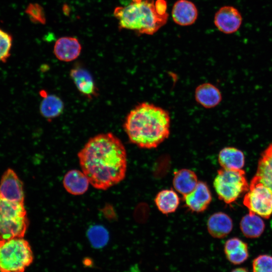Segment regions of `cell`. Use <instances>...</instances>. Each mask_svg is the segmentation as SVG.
I'll return each instance as SVG.
<instances>
[{
  "label": "cell",
  "mask_w": 272,
  "mask_h": 272,
  "mask_svg": "<svg viewBox=\"0 0 272 272\" xmlns=\"http://www.w3.org/2000/svg\"><path fill=\"white\" fill-rule=\"evenodd\" d=\"M196 101L205 108H212L221 102L222 96L220 90L210 83L198 85L195 90Z\"/></svg>",
  "instance_id": "9a60e30c"
},
{
  "label": "cell",
  "mask_w": 272,
  "mask_h": 272,
  "mask_svg": "<svg viewBox=\"0 0 272 272\" xmlns=\"http://www.w3.org/2000/svg\"><path fill=\"white\" fill-rule=\"evenodd\" d=\"M158 209L163 214L174 213L179 205V198L172 189H163L158 193L155 199Z\"/></svg>",
  "instance_id": "7402d4cb"
},
{
  "label": "cell",
  "mask_w": 272,
  "mask_h": 272,
  "mask_svg": "<svg viewBox=\"0 0 272 272\" xmlns=\"http://www.w3.org/2000/svg\"><path fill=\"white\" fill-rule=\"evenodd\" d=\"M0 196L10 201L24 202L23 184L16 172L8 169L3 173L0 181Z\"/></svg>",
  "instance_id": "9c48e42d"
},
{
  "label": "cell",
  "mask_w": 272,
  "mask_h": 272,
  "mask_svg": "<svg viewBox=\"0 0 272 272\" xmlns=\"http://www.w3.org/2000/svg\"><path fill=\"white\" fill-rule=\"evenodd\" d=\"M252 272H272V256L260 254L255 257L252 263Z\"/></svg>",
  "instance_id": "d4e9b609"
},
{
  "label": "cell",
  "mask_w": 272,
  "mask_h": 272,
  "mask_svg": "<svg viewBox=\"0 0 272 272\" xmlns=\"http://www.w3.org/2000/svg\"><path fill=\"white\" fill-rule=\"evenodd\" d=\"M62 183L66 191L74 195L85 193L90 184L83 171L77 169L69 171L64 176Z\"/></svg>",
  "instance_id": "2e32d148"
},
{
  "label": "cell",
  "mask_w": 272,
  "mask_h": 272,
  "mask_svg": "<svg viewBox=\"0 0 272 272\" xmlns=\"http://www.w3.org/2000/svg\"><path fill=\"white\" fill-rule=\"evenodd\" d=\"M214 186L220 199L227 204L234 202L249 190L245 172L242 169L218 170Z\"/></svg>",
  "instance_id": "8992f818"
},
{
  "label": "cell",
  "mask_w": 272,
  "mask_h": 272,
  "mask_svg": "<svg viewBox=\"0 0 272 272\" xmlns=\"http://www.w3.org/2000/svg\"><path fill=\"white\" fill-rule=\"evenodd\" d=\"M40 105V112L47 119L51 120L58 116L63 109V103L61 99L55 95L43 96Z\"/></svg>",
  "instance_id": "603a6c76"
},
{
  "label": "cell",
  "mask_w": 272,
  "mask_h": 272,
  "mask_svg": "<svg viewBox=\"0 0 272 272\" xmlns=\"http://www.w3.org/2000/svg\"><path fill=\"white\" fill-rule=\"evenodd\" d=\"M78 157L82 171L97 189L106 190L125 177L126 151L121 140L111 132L91 138Z\"/></svg>",
  "instance_id": "6da1fadb"
},
{
  "label": "cell",
  "mask_w": 272,
  "mask_h": 272,
  "mask_svg": "<svg viewBox=\"0 0 272 272\" xmlns=\"http://www.w3.org/2000/svg\"><path fill=\"white\" fill-rule=\"evenodd\" d=\"M224 250L228 260L235 265L243 263L249 257L247 244L237 237L227 240Z\"/></svg>",
  "instance_id": "e0dca14e"
},
{
  "label": "cell",
  "mask_w": 272,
  "mask_h": 272,
  "mask_svg": "<svg viewBox=\"0 0 272 272\" xmlns=\"http://www.w3.org/2000/svg\"><path fill=\"white\" fill-rule=\"evenodd\" d=\"M243 204L249 212L268 219L272 215V192L261 182L252 179L249 190L244 196Z\"/></svg>",
  "instance_id": "52a82bcc"
},
{
  "label": "cell",
  "mask_w": 272,
  "mask_h": 272,
  "mask_svg": "<svg viewBox=\"0 0 272 272\" xmlns=\"http://www.w3.org/2000/svg\"><path fill=\"white\" fill-rule=\"evenodd\" d=\"M240 228L246 237L255 238L259 237L263 233L265 224L259 216L249 212L242 218L240 223Z\"/></svg>",
  "instance_id": "44dd1931"
},
{
  "label": "cell",
  "mask_w": 272,
  "mask_h": 272,
  "mask_svg": "<svg viewBox=\"0 0 272 272\" xmlns=\"http://www.w3.org/2000/svg\"><path fill=\"white\" fill-rule=\"evenodd\" d=\"M87 237L91 244L95 248H101L105 246L109 240L107 230L100 225L93 226L87 232Z\"/></svg>",
  "instance_id": "cb8c5ba5"
},
{
  "label": "cell",
  "mask_w": 272,
  "mask_h": 272,
  "mask_svg": "<svg viewBox=\"0 0 272 272\" xmlns=\"http://www.w3.org/2000/svg\"><path fill=\"white\" fill-rule=\"evenodd\" d=\"M171 118L165 109L148 102L140 103L128 113L123 128L129 141L139 148H157L170 134Z\"/></svg>",
  "instance_id": "7a4b0ae2"
},
{
  "label": "cell",
  "mask_w": 272,
  "mask_h": 272,
  "mask_svg": "<svg viewBox=\"0 0 272 272\" xmlns=\"http://www.w3.org/2000/svg\"><path fill=\"white\" fill-rule=\"evenodd\" d=\"M214 22L220 31L226 34H231L240 29L243 18L236 8L232 6H224L216 13Z\"/></svg>",
  "instance_id": "ba28073f"
},
{
  "label": "cell",
  "mask_w": 272,
  "mask_h": 272,
  "mask_svg": "<svg viewBox=\"0 0 272 272\" xmlns=\"http://www.w3.org/2000/svg\"><path fill=\"white\" fill-rule=\"evenodd\" d=\"M12 36L0 28V61L6 62L10 56Z\"/></svg>",
  "instance_id": "4316f807"
},
{
  "label": "cell",
  "mask_w": 272,
  "mask_h": 272,
  "mask_svg": "<svg viewBox=\"0 0 272 272\" xmlns=\"http://www.w3.org/2000/svg\"><path fill=\"white\" fill-rule=\"evenodd\" d=\"M252 179L261 182L272 192V143L260 154L256 174Z\"/></svg>",
  "instance_id": "5bb4252c"
},
{
  "label": "cell",
  "mask_w": 272,
  "mask_h": 272,
  "mask_svg": "<svg viewBox=\"0 0 272 272\" xmlns=\"http://www.w3.org/2000/svg\"><path fill=\"white\" fill-rule=\"evenodd\" d=\"M174 22L180 26H189L197 19L198 11L195 5L188 0H178L174 4L172 10Z\"/></svg>",
  "instance_id": "4fadbf2b"
},
{
  "label": "cell",
  "mask_w": 272,
  "mask_h": 272,
  "mask_svg": "<svg viewBox=\"0 0 272 272\" xmlns=\"http://www.w3.org/2000/svg\"><path fill=\"white\" fill-rule=\"evenodd\" d=\"M81 49V44L76 38L62 37L55 42L53 52L59 60L70 62L78 57Z\"/></svg>",
  "instance_id": "8fae6325"
},
{
  "label": "cell",
  "mask_w": 272,
  "mask_h": 272,
  "mask_svg": "<svg viewBox=\"0 0 272 272\" xmlns=\"http://www.w3.org/2000/svg\"><path fill=\"white\" fill-rule=\"evenodd\" d=\"M70 77L82 94L89 99L98 95V89L91 74L81 67H75L70 71Z\"/></svg>",
  "instance_id": "7c38bea8"
},
{
  "label": "cell",
  "mask_w": 272,
  "mask_h": 272,
  "mask_svg": "<svg viewBox=\"0 0 272 272\" xmlns=\"http://www.w3.org/2000/svg\"><path fill=\"white\" fill-rule=\"evenodd\" d=\"M28 226L24 203L10 201L0 196V240L23 238Z\"/></svg>",
  "instance_id": "5b68a950"
},
{
  "label": "cell",
  "mask_w": 272,
  "mask_h": 272,
  "mask_svg": "<svg viewBox=\"0 0 272 272\" xmlns=\"http://www.w3.org/2000/svg\"><path fill=\"white\" fill-rule=\"evenodd\" d=\"M186 207L191 211L200 213L205 211L212 201V195L206 183L198 181L195 188L183 196Z\"/></svg>",
  "instance_id": "30bf717a"
},
{
  "label": "cell",
  "mask_w": 272,
  "mask_h": 272,
  "mask_svg": "<svg viewBox=\"0 0 272 272\" xmlns=\"http://www.w3.org/2000/svg\"><path fill=\"white\" fill-rule=\"evenodd\" d=\"M209 234L215 238H223L228 235L233 228V222L226 214L218 212L212 215L207 222Z\"/></svg>",
  "instance_id": "ac0fdd59"
},
{
  "label": "cell",
  "mask_w": 272,
  "mask_h": 272,
  "mask_svg": "<svg viewBox=\"0 0 272 272\" xmlns=\"http://www.w3.org/2000/svg\"><path fill=\"white\" fill-rule=\"evenodd\" d=\"M26 13L30 20L35 23L45 24L46 18L43 8L38 4H30L26 9Z\"/></svg>",
  "instance_id": "484cf974"
},
{
  "label": "cell",
  "mask_w": 272,
  "mask_h": 272,
  "mask_svg": "<svg viewBox=\"0 0 272 272\" xmlns=\"http://www.w3.org/2000/svg\"><path fill=\"white\" fill-rule=\"evenodd\" d=\"M231 272H249L245 267H237L231 270Z\"/></svg>",
  "instance_id": "83f0119b"
},
{
  "label": "cell",
  "mask_w": 272,
  "mask_h": 272,
  "mask_svg": "<svg viewBox=\"0 0 272 272\" xmlns=\"http://www.w3.org/2000/svg\"><path fill=\"white\" fill-rule=\"evenodd\" d=\"M198 182L195 173L188 169H182L177 171L174 173L173 179L174 189L183 196L191 192Z\"/></svg>",
  "instance_id": "ffe728a7"
},
{
  "label": "cell",
  "mask_w": 272,
  "mask_h": 272,
  "mask_svg": "<svg viewBox=\"0 0 272 272\" xmlns=\"http://www.w3.org/2000/svg\"><path fill=\"white\" fill-rule=\"evenodd\" d=\"M33 259L31 247L23 238L0 240V272H24Z\"/></svg>",
  "instance_id": "277c9868"
},
{
  "label": "cell",
  "mask_w": 272,
  "mask_h": 272,
  "mask_svg": "<svg viewBox=\"0 0 272 272\" xmlns=\"http://www.w3.org/2000/svg\"><path fill=\"white\" fill-rule=\"evenodd\" d=\"M218 161L223 169L240 170L244 165L245 157L241 150L234 147H227L220 151Z\"/></svg>",
  "instance_id": "d6986e66"
},
{
  "label": "cell",
  "mask_w": 272,
  "mask_h": 272,
  "mask_svg": "<svg viewBox=\"0 0 272 272\" xmlns=\"http://www.w3.org/2000/svg\"><path fill=\"white\" fill-rule=\"evenodd\" d=\"M167 8L165 0H131L127 6L116 7L114 15L120 28L151 35L166 24Z\"/></svg>",
  "instance_id": "3957f363"
}]
</instances>
